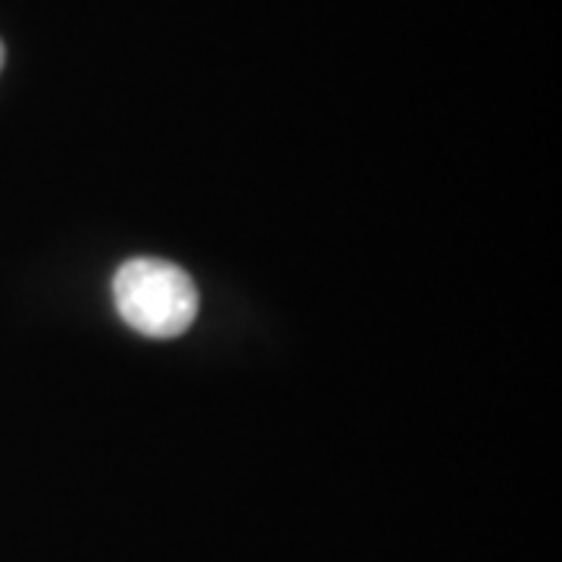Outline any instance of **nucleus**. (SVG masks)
<instances>
[{"label":"nucleus","mask_w":562,"mask_h":562,"mask_svg":"<svg viewBox=\"0 0 562 562\" xmlns=\"http://www.w3.org/2000/svg\"><path fill=\"white\" fill-rule=\"evenodd\" d=\"M0 66H3V44H0Z\"/></svg>","instance_id":"nucleus-2"},{"label":"nucleus","mask_w":562,"mask_h":562,"mask_svg":"<svg viewBox=\"0 0 562 562\" xmlns=\"http://www.w3.org/2000/svg\"><path fill=\"white\" fill-rule=\"evenodd\" d=\"M113 303L128 328L144 338L169 341L191 328L201 310V294L191 276L166 260L122 262L113 279Z\"/></svg>","instance_id":"nucleus-1"}]
</instances>
